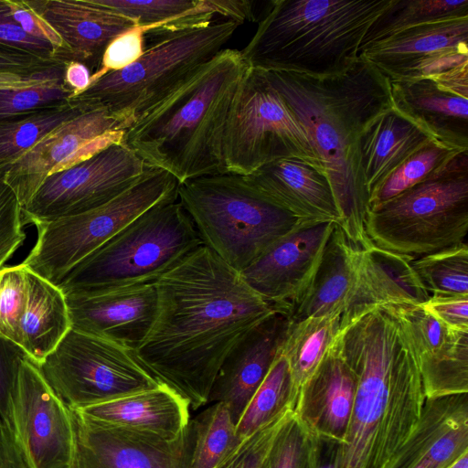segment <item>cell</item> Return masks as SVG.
Wrapping results in <instances>:
<instances>
[{
	"instance_id": "603a6c76",
	"label": "cell",
	"mask_w": 468,
	"mask_h": 468,
	"mask_svg": "<svg viewBox=\"0 0 468 468\" xmlns=\"http://www.w3.org/2000/svg\"><path fill=\"white\" fill-rule=\"evenodd\" d=\"M468 393L425 399L391 468H449L468 453Z\"/></svg>"
},
{
	"instance_id": "ab89813d",
	"label": "cell",
	"mask_w": 468,
	"mask_h": 468,
	"mask_svg": "<svg viewBox=\"0 0 468 468\" xmlns=\"http://www.w3.org/2000/svg\"><path fill=\"white\" fill-rule=\"evenodd\" d=\"M64 81L27 88L0 90V122L24 117L70 101Z\"/></svg>"
},
{
	"instance_id": "484cf974",
	"label": "cell",
	"mask_w": 468,
	"mask_h": 468,
	"mask_svg": "<svg viewBox=\"0 0 468 468\" xmlns=\"http://www.w3.org/2000/svg\"><path fill=\"white\" fill-rule=\"evenodd\" d=\"M359 250L335 223L309 283L289 310L292 322L350 308L358 285Z\"/></svg>"
},
{
	"instance_id": "6da1fadb",
	"label": "cell",
	"mask_w": 468,
	"mask_h": 468,
	"mask_svg": "<svg viewBox=\"0 0 468 468\" xmlns=\"http://www.w3.org/2000/svg\"><path fill=\"white\" fill-rule=\"evenodd\" d=\"M154 283V322L133 355L197 410L207 404L227 356L276 309L204 245Z\"/></svg>"
},
{
	"instance_id": "4dcf8cb0",
	"label": "cell",
	"mask_w": 468,
	"mask_h": 468,
	"mask_svg": "<svg viewBox=\"0 0 468 468\" xmlns=\"http://www.w3.org/2000/svg\"><path fill=\"white\" fill-rule=\"evenodd\" d=\"M71 328L67 298L60 288L28 269L19 346L38 367Z\"/></svg>"
},
{
	"instance_id": "7dc6e473",
	"label": "cell",
	"mask_w": 468,
	"mask_h": 468,
	"mask_svg": "<svg viewBox=\"0 0 468 468\" xmlns=\"http://www.w3.org/2000/svg\"><path fill=\"white\" fill-rule=\"evenodd\" d=\"M9 16L29 36L50 44L58 60L65 47L61 37L28 1L4 0ZM64 62V61H62Z\"/></svg>"
},
{
	"instance_id": "44dd1931",
	"label": "cell",
	"mask_w": 468,
	"mask_h": 468,
	"mask_svg": "<svg viewBox=\"0 0 468 468\" xmlns=\"http://www.w3.org/2000/svg\"><path fill=\"white\" fill-rule=\"evenodd\" d=\"M290 324L288 313L274 311L245 335L219 367L207 403H225L236 425L280 354Z\"/></svg>"
},
{
	"instance_id": "9c48e42d",
	"label": "cell",
	"mask_w": 468,
	"mask_h": 468,
	"mask_svg": "<svg viewBox=\"0 0 468 468\" xmlns=\"http://www.w3.org/2000/svg\"><path fill=\"white\" fill-rule=\"evenodd\" d=\"M365 229L375 246L413 258L465 241L468 150L424 181L369 208Z\"/></svg>"
},
{
	"instance_id": "836d02e7",
	"label": "cell",
	"mask_w": 468,
	"mask_h": 468,
	"mask_svg": "<svg viewBox=\"0 0 468 468\" xmlns=\"http://www.w3.org/2000/svg\"><path fill=\"white\" fill-rule=\"evenodd\" d=\"M241 441L227 405L212 403L186 427L182 468H215Z\"/></svg>"
},
{
	"instance_id": "30bf717a",
	"label": "cell",
	"mask_w": 468,
	"mask_h": 468,
	"mask_svg": "<svg viewBox=\"0 0 468 468\" xmlns=\"http://www.w3.org/2000/svg\"><path fill=\"white\" fill-rule=\"evenodd\" d=\"M178 181L159 168L146 167L122 194L93 209L37 222V241L22 262L57 284L80 261L153 206L176 198Z\"/></svg>"
},
{
	"instance_id": "11a10c76",
	"label": "cell",
	"mask_w": 468,
	"mask_h": 468,
	"mask_svg": "<svg viewBox=\"0 0 468 468\" xmlns=\"http://www.w3.org/2000/svg\"><path fill=\"white\" fill-rule=\"evenodd\" d=\"M449 468H468V453L463 455Z\"/></svg>"
},
{
	"instance_id": "ba28073f",
	"label": "cell",
	"mask_w": 468,
	"mask_h": 468,
	"mask_svg": "<svg viewBox=\"0 0 468 468\" xmlns=\"http://www.w3.org/2000/svg\"><path fill=\"white\" fill-rule=\"evenodd\" d=\"M238 27L213 22L160 38L136 61L99 78L72 101L105 110L124 131L224 49Z\"/></svg>"
},
{
	"instance_id": "52a82bcc",
	"label": "cell",
	"mask_w": 468,
	"mask_h": 468,
	"mask_svg": "<svg viewBox=\"0 0 468 468\" xmlns=\"http://www.w3.org/2000/svg\"><path fill=\"white\" fill-rule=\"evenodd\" d=\"M177 196L203 245L239 272L301 221L241 175L193 178L179 184Z\"/></svg>"
},
{
	"instance_id": "9f6ffc18",
	"label": "cell",
	"mask_w": 468,
	"mask_h": 468,
	"mask_svg": "<svg viewBox=\"0 0 468 468\" xmlns=\"http://www.w3.org/2000/svg\"><path fill=\"white\" fill-rule=\"evenodd\" d=\"M319 457L314 461L310 468H336L335 461L334 460L331 463L319 464L318 463Z\"/></svg>"
},
{
	"instance_id": "7402d4cb",
	"label": "cell",
	"mask_w": 468,
	"mask_h": 468,
	"mask_svg": "<svg viewBox=\"0 0 468 468\" xmlns=\"http://www.w3.org/2000/svg\"><path fill=\"white\" fill-rule=\"evenodd\" d=\"M243 176L269 201L297 218L340 225L341 216L324 170L299 158H283Z\"/></svg>"
},
{
	"instance_id": "e575fe53",
	"label": "cell",
	"mask_w": 468,
	"mask_h": 468,
	"mask_svg": "<svg viewBox=\"0 0 468 468\" xmlns=\"http://www.w3.org/2000/svg\"><path fill=\"white\" fill-rule=\"evenodd\" d=\"M468 17V0H392L367 30L358 53L404 29Z\"/></svg>"
},
{
	"instance_id": "7a4b0ae2",
	"label": "cell",
	"mask_w": 468,
	"mask_h": 468,
	"mask_svg": "<svg viewBox=\"0 0 468 468\" xmlns=\"http://www.w3.org/2000/svg\"><path fill=\"white\" fill-rule=\"evenodd\" d=\"M332 346L356 382L336 468H391L426 399L409 329L393 303L370 304L342 314Z\"/></svg>"
},
{
	"instance_id": "7c38bea8",
	"label": "cell",
	"mask_w": 468,
	"mask_h": 468,
	"mask_svg": "<svg viewBox=\"0 0 468 468\" xmlns=\"http://www.w3.org/2000/svg\"><path fill=\"white\" fill-rule=\"evenodd\" d=\"M37 367L71 410L161 385L132 351L73 328Z\"/></svg>"
},
{
	"instance_id": "ffe728a7",
	"label": "cell",
	"mask_w": 468,
	"mask_h": 468,
	"mask_svg": "<svg viewBox=\"0 0 468 468\" xmlns=\"http://www.w3.org/2000/svg\"><path fill=\"white\" fill-rule=\"evenodd\" d=\"M73 416V468H182L185 431L168 441L100 423L75 411Z\"/></svg>"
},
{
	"instance_id": "74e56055",
	"label": "cell",
	"mask_w": 468,
	"mask_h": 468,
	"mask_svg": "<svg viewBox=\"0 0 468 468\" xmlns=\"http://www.w3.org/2000/svg\"><path fill=\"white\" fill-rule=\"evenodd\" d=\"M463 151L466 150L455 149L435 140L431 141L413 153L378 186L369 197V208L395 197L433 176Z\"/></svg>"
},
{
	"instance_id": "8d00e7d4",
	"label": "cell",
	"mask_w": 468,
	"mask_h": 468,
	"mask_svg": "<svg viewBox=\"0 0 468 468\" xmlns=\"http://www.w3.org/2000/svg\"><path fill=\"white\" fill-rule=\"evenodd\" d=\"M85 110L89 109L69 101L24 117L0 122V168L14 163L51 131Z\"/></svg>"
},
{
	"instance_id": "ee69618b",
	"label": "cell",
	"mask_w": 468,
	"mask_h": 468,
	"mask_svg": "<svg viewBox=\"0 0 468 468\" xmlns=\"http://www.w3.org/2000/svg\"><path fill=\"white\" fill-rule=\"evenodd\" d=\"M22 207L0 168V269L26 239Z\"/></svg>"
},
{
	"instance_id": "4316f807",
	"label": "cell",
	"mask_w": 468,
	"mask_h": 468,
	"mask_svg": "<svg viewBox=\"0 0 468 468\" xmlns=\"http://www.w3.org/2000/svg\"><path fill=\"white\" fill-rule=\"evenodd\" d=\"M73 411L94 421L172 441L189 421V405L164 384Z\"/></svg>"
},
{
	"instance_id": "f6af8a7d",
	"label": "cell",
	"mask_w": 468,
	"mask_h": 468,
	"mask_svg": "<svg viewBox=\"0 0 468 468\" xmlns=\"http://www.w3.org/2000/svg\"><path fill=\"white\" fill-rule=\"evenodd\" d=\"M144 39V28L138 26L113 38L105 48L98 69L91 74L90 84L105 74L136 61L145 50Z\"/></svg>"
},
{
	"instance_id": "5bb4252c",
	"label": "cell",
	"mask_w": 468,
	"mask_h": 468,
	"mask_svg": "<svg viewBox=\"0 0 468 468\" xmlns=\"http://www.w3.org/2000/svg\"><path fill=\"white\" fill-rule=\"evenodd\" d=\"M9 429L26 468H73V411L27 358L12 390Z\"/></svg>"
},
{
	"instance_id": "7bdbcfd3",
	"label": "cell",
	"mask_w": 468,
	"mask_h": 468,
	"mask_svg": "<svg viewBox=\"0 0 468 468\" xmlns=\"http://www.w3.org/2000/svg\"><path fill=\"white\" fill-rule=\"evenodd\" d=\"M293 415L292 408L283 410L272 421L244 439L215 468H265L279 433Z\"/></svg>"
},
{
	"instance_id": "f546056e",
	"label": "cell",
	"mask_w": 468,
	"mask_h": 468,
	"mask_svg": "<svg viewBox=\"0 0 468 468\" xmlns=\"http://www.w3.org/2000/svg\"><path fill=\"white\" fill-rule=\"evenodd\" d=\"M413 259L374 244L366 249L360 248L358 285L347 311L386 303H424L431 294L411 265Z\"/></svg>"
},
{
	"instance_id": "83f0119b",
	"label": "cell",
	"mask_w": 468,
	"mask_h": 468,
	"mask_svg": "<svg viewBox=\"0 0 468 468\" xmlns=\"http://www.w3.org/2000/svg\"><path fill=\"white\" fill-rule=\"evenodd\" d=\"M393 107L423 128L433 140L468 150V99L430 78L390 81Z\"/></svg>"
},
{
	"instance_id": "4fadbf2b",
	"label": "cell",
	"mask_w": 468,
	"mask_h": 468,
	"mask_svg": "<svg viewBox=\"0 0 468 468\" xmlns=\"http://www.w3.org/2000/svg\"><path fill=\"white\" fill-rule=\"evenodd\" d=\"M146 167L121 141L113 142L48 176L22 208L24 222L34 225L98 207L136 183Z\"/></svg>"
},
{
	"instance_id": "d6a6232c",
	"label": "cell",
	"mask_w": 468,
	"mask_h": 468,
	"mask_svg": "<svg viewBox=\"0 0 468 468\" xmlns=\"http://www.w3.org/2000/svg\"><path fill=\"white\" fill-rule=\"evenodd\" d=\"M342 313L335 312L292 322L282 354L288 361L294 407L300 391L314 375L340 329Z\"/></svg>"
},
{
	"instance_id": "d4e9b609",
	"label": "cell",
	"mask_w": 468,
	"mask_h": 468,
	"mask_svg": "<svg viewBox=\"0 0 468 468\" xmlns=\"http://www.w3.org/2000/svg\"><path fill=\"white\" fill-rule=\"evenodd\" d=\"M61 37L64 62L100 66L102 54L117 36L136 25L91 0L28 1Z\"/></svg>"
},
{
	"instance_id": "c3c4849f",
	"label": "cell",
	"mask_w": 468,
	"mask_h": 468,
	"mask_svg": "<svg viewBox=\"0 0 468 468\" xmlns=\"http://www.w3.org/2000/svg\"><path fill=\"white\" fill-rule=\"evenodd\" d=\"M26 354L16 344L0 336V414L9 427V408L20 362Z\"/></svg>"
},
{
	"instance_id": "f5cc1de1",
	"label": "cell",
	"mask_w": 468,
	"mask_h": 468,
	"mask_svg": "<svg viewBox=\"0 0 468 468\" xmlns=\"http://www.w3.org/2000/svg\"><path fill=\"white\" fill-rule=\"evenodd\" d=\"M0 468H26L11 431L1 414Z\"/></svg>"
},
{
	"instance_id": "277c9868",
	"label": "cell",
	"mask_w": 468,
	"mask_h": 468,
	"mask_svg": "<svg viewBox=\"0 0 468 468\" xmlns=\"http://www.w3.org/2000/svg\"><path fill=\"white\" fill-rule=\"evenodd\" d=\"M249 67L240 50L222 49L124 130L121 143L146 166L166 171L179 184L227 173L225 126Z\"/></svg>"
},
{
	"instance_id": "681fc988",
	"label": "cell",
	"mask_w": 468,
	"mask_h": 468,
	"mask_svg": "<svg viewBox=\"0 0 468 468\" xmlns=\"http://www.w3.org/2000/svg\"><path fill=\"white\" fill-rule=\"evenodd\" d=\"M422 305L449 328L468 332V295H431Z\"/></svg>"
},
{
	"instance_id": "d590c367",
	"label": "cell",
	"mask_w": 468,
	"mask_h": 468,
	"mask_svg": "<svg viewBox=\"0 0 468 468\" xmlns=\"http://www.w3.org/2000/svg\"><path fill=\"white\" fill-rule=\"evenodd\" d=\"M288 408L294 410L293 385L288 361L280 352L236 425L238 437H250Z\"/></svg>"
},
{
	"instance_id": "2e32d148",
	"label": "cell",
	"mask_w": 468,
	"mask_h": 468,
	"mask_svg": "<svg viewBox=\"0 0 468 468\" xmlns=\"http://www.w3.org/2000/svg\"><path fill=\"white\" fill-rule=\"evenodd\" d=\"M358 56L389 81L435 79L468 65V17L404 29L362 49Z\"/></svg>"
},
{
	"instance_id": "bcb514c9",
	"label": "cell",
	"mask_w": 468,
	"mask_h": 468,
	"mask_svg": "<svg viewBox=\"0 0 468 468\" xmlns=\"http://www.w3.org/2000/svg\"><path fill=\"white\" fill-rule=\"evenodd\" d=\"M0 48L31 54L44 59L58 60L50 44L27 34L9 16L4 0H0Z\"/></svg>"
},
{
	"instance_id": "9a60e30c",
	"label": "cell",
	"mask_w": 468,
	"mask_h": 468,
	"mask_svg": "<svg viewBox=\"0 0 468 468\" xmlns=\"http://www.w3.org/2000/svg\"><path fill=\"white\" fill-rule=\"evenodd\" d=\"M122 133L105 110H85L51 131L5 167V180L23 208L48 176L121 141Z\"/></svg>"
},
{
	"instance_id": "db71d44e",
	"label": "cell",
	"mask_w": 468,
	"mask_h": 468,
	"mask_svg": "<svg viewBox=\"0 0 468 468\" xmlns=\"http://www.w3.org/2000/svg\"><path fill=\"white\" fill-rule=\"evenodd\" d=\"M90 69L80 61L65 62L64 84L72 91L71 99L84 92L90 85Z\"/></svg>"
},
{
	"instance_id": "8992f818",
	"label": "cell",
	"mask_w": 468,
	"mask_h": 468,
	"mask_svg": "<svg viewBox=\"0 0 468 468\" xmlns=\"http://www.w3.org/2000/svg\"><path fill=\"white\" fill-rule=\"evenodd\" d=\"M202 240L178 197L162 201L76 264L58 283L65 296L154 283Z\"/></svg>"
},
{
	"instance_id": "f1b7e54d",
	"label": "cell",
	"mask_w": 468,
	"mask_h": 468,
	"mask_svg": "<svg viewBox=\"0 0 468 468\" xmlns=\"http://www.w3.org/2000/svg\"><path fill=\"white\" fill-rule=\"evenodd\" d=\"M432 140L423 128L393 106L370 121L358 139L359 168L368 196Z\"/></svg>"
},
{
	"instance_id": "5b68a950",
	"label": "cell",
	"mask_w": 468,
	"mask_h": 468,
	"mask_svg": "<svg viewBox=\"0 0 468 468\" xmlns=\"http://www.w3.org/2000/svg\"><path fill=\"white\" fill-rule=\"evenodd\" d=\"M392 0H275L240 50L261 70L326 77L358 59L362 39Z\"/></svg>"
},
{
	"instance_id": "60d3db41",
	"label": "cell",
	"mask_w": 468,
	"mask_h": 468,
	"mask_svg": "<svg viewBox=\"0 0 468 468\" xmlns=\"http://www.w3.org/2000/svg\"><path fill=\"white\" fill-rule=\"evenodd\" d=\"M319 442L293 415L279 433L265 468H310L319 457Z\"/></svg>"
},
{
	"instance_id": "1f68e13d",
	"label": "cell",
	"mask_w": 468,
	"mask_h": 468,
	"mask_svg": "<svg viewBox=\"0 0 468 468\" xmlns=\"http://www.w3.org/2000/svg\"><path fill=\"white\" fill-rule=\"evenodd\" d=\"M132 20L155 41L207 27L216 16L212 0H91Z\"/></svg>"
},
{
	"instance_id": "3957f363",
	"label": "cell",
	"mask_w": 468,
	"mask_h": 468,
	"mask_svg": "<svg viewBox=\"0 0 468 468\" xmlns=\"http://www.w3.org/2000/svg\"><path fill=\"white\" fill-rule=\"evenodd\" d=\"M262 71L307 133L329 178L346 236L357 248L370 247L365 229L369 196L359 168L358 139L370 121L393 106L389 80L360 57L334 76Z\"/></svg>"
},
{
	"instance_id": "e0dca14e",
	"label": "cell",
	"mask_w": 468,
	"mask_h": 468,
	"mask_svg": "<svg viewBox=\"0 0 468 468\" xmlns=\"http://www.w3.org/2000/svg\"><path fill=\"white\" fill-rule=\"evenodd\" d=\"M335 222L301 220L239 272L276 310H289L309 283Z\"/></svg>"
},
{
	"instance_id": "8fae6325",
	"label": "cell",
	"mask_w": 468,
	"mask_h": 468,
	"mask_svg": "<svg viewBox=\"0 0 468 468\" xmlns=\"http://www.w3.org/2000/svg\"><path fill=\"white\" fill-rule=\"evenodd\" d=\"M222 154L227 173L241 176L283 158H299L324 170L303 127L264 72L250 66L228 115Z\"/></svg>"
},
{
	"instance_id": "816d5d0a",
	"label": "cell",
	"mask_w": 468,
	"mask_h": 468,
	"mask_svg": "<svg viewBox=\"0 0 468 468\" xmlns=\"http://www.w3.org/2000/svg\"><path fill=\"white\" fill-rule=\"evenodd\" d=\"M216 16L219 15L239 26L256 20L253 3L247 0H212Z\"/></svg>"
},
{
	"instance_id": "f907efd6",
	"label": "cell",
	"mask_w": 468,
	"mask_h": 468,
	"mask_svg": "<svg viewBox=\"0 0 468 468\" xmlns=\"http://www.w3.org/2000/svg\"><path fill=\"white\" fill-rule=\"evenodd\" d=\"M65 63L11 49L0 48V73H27Z\"/></svg>"
},
{
	"instance_id": "f35d334b",
	"label": "cell",
	"mask_w": 468,
	"mask_h": 468,
	"mask_svg": "<svg viewBox=\"0 0 468 468\" xmlns=\"http://www.w3.org/2000/svg\"><path fill=\"white\" fill-rule=\"evenodd\" d=\"M411 265L431 295H468L466 241L415 258Z\"/></svg>"
},
{
	"instance_id": "cb8c5ba5",
	"label": "cell",
	"mask_w": 468,
	"mask_h": 468,
	"mask_svg": "<svg viewBox=\"0 0 468 468\" xmlns=\"http://www.w3.org/2000/svg\"><path fill=\"white\" fill-rule=\"evenodd\" d=\"M356 388L351 367L331 345L300 391L294 415L319 441L339 445L348 427Z\"/></svg>"
},
{
	"instance_id": "ac0fdd59",
	"label": "cell",
	"mask_w": 468,
	"mask_h": 468,
	"mask_svg": "<svg viewBox=\"0 0 468 468\" xmlns=\"http://www.w3.org/2000/svg\"><path fill=\"white\" fill-rule=\"evenodd\" d=\"M413 344L426 399L468 393V332L451 329L420 303H393Z\"/></svg>"
},
{
	"instance_id": "b9f144b4",
	"label": "cell",
	"mask_w": 468,
	"mask_h": 468,
	"mask_svg": "<svg viewBox=\"0 0 468 468\" xmlns=\"http://www.w3.org/2000/svg\"><path fill=\"white\" fill-rule=\"evenodd\" d=\"M28 269L23 264L0 269V336L19 346V326L23 314Z\"/></svg>"
},
{
	"instance_id": "d6986e66",
	"label": "cell",
	"mask_w": 468,
	"mask_h": 468,
	"mask_svg": "<svg viewBox=\"0 0 468 468\" xmlns=\"http://www.w3.org/2000/svg\"><path fill=\"white\" fill-rule=\"evenodd\" d=\"M66 298L71 328L133 353L151 330L158 303L155 283Z\"/></svg>"
}]
</instances>
